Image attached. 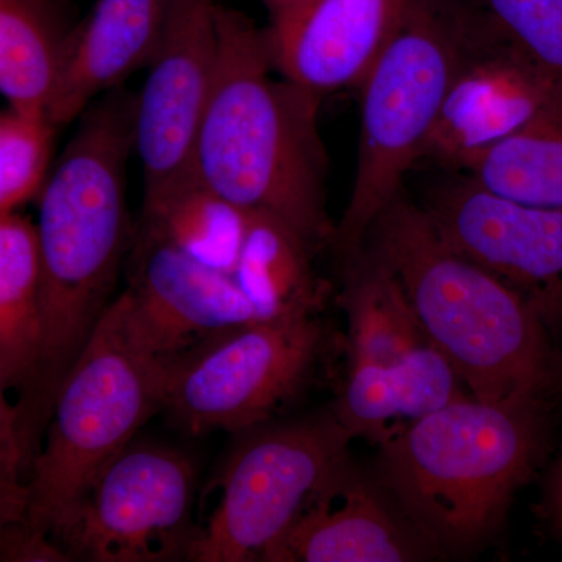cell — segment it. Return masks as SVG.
Here are the masks:
<instances>
[{
    "mask_svg": "<svg viewBox=\"0 0 562 562\" xmlns=\"http://www.w3.org/2000/svg\"><path fill=\"white\" fill-rule=\"evenodd\" d=\"M122 292L136 331L169 361L222 331L258 321L235 277L135 231Z\"/></svg>",
    "mask_w": 562,
    "mask_h": 562,
    "instance_id": "obj_13",
    "label": "cell"
},
{
    "mask_svg": "<svg viewBox=\"0 0 562 562\" xmlns=\"http://www.w3.org/2000/svg\"><path fill=\"white\" fill-rule=\"evenodd\" d=\"M217 0H169L149 76L136 95L135 154L144 199L191 173L192 149L209 103L217 58Z\"/></svg>",
    "mask_w": 562,
    "mask_h": 562,
    "instance_id": "obj_12",
    "label": "cell"
},
{
    "mask_svg": "<svg viewBox=\"0 0 562 562\" xmlns=\"http://www.w3.org/2000/svg\"><path fill=\"white\" fill-rule=\"evenodd\" d=\"M324 341L317 314L222 331L168 361L162 412L190 436L268 424L310 382Z\"/></svg>",
    "mask_w": 562,
    "mask_h": 562,
    "instance_id": "obj_8",
    "label": "cell"
},
{
    "mask_svg": "<svg viewBox=\"0 0 562 562\" xmlns=\"http://www.w3.org/2000/svg\"><path fill=\"white\" fill-rule=\"evenodd\" d=\"M195 495L190 454L133 441L99 473L54 541L70 561H187L199 528Z\"/></svg>",
    "mask_w": 562,
    "mask_h": 562,
    "instance_id": "obj_9",
    "label": "cell"
},
{
    "mask_svg": "<svg viewBox=\"0 0 562 562\" xmlns=\"http://www.w3.org/2000/svg\"><path fill=\"white\" fill-rule=\"evenodd\" d=\"M55 128L44 116L0 111V216L14 213L43 190Z\"/></svg>",
    "mask_w": 562,
    "mask_h": 562,
    "instance_id": "obj_24",
    "label": "cell"
},
{
    "mask_svg": "<svg viewBox=\"0 0 562 562\" xmlns=\"http://www.w3.org/2000/svg\"><path fill=\"white\" fill-rule=\"evenodd\" d=\"M199 525L190 562L265 561L314 494L349 460L350 432L333 412L243 432Z\"/></svg>",
    "mask_w": 562,
    "mask_h": 562,
    "instance_id": "obj_7",
    "label": "cell"
},
{
    "mask_svg": "<svg viewBox=\"0 0 562 562\" xmlns=\"http://www.w3.org/2000/svg\"><path fill=\"white\" fill-rule=\"evenodd\" d=\"M261 2L262 5L266 7V10L269 11L271 21H276L283 16V14H286L288 11L301 5L305 0H261Z\"/></svg>",
    "mask_w": 562,
    "mask_h": 562,
    "instance_id": "obj_29",
    "label": "cell"
},
{
    "mask_svg": "<svg viewBox=\"0 0 562 562\" xmlns=\"http://www.w3.org/2000/svg\"><path fill=\"white\" fill-rule=\"evenodd\" d=\"M316 254L283 221L250 211L233 277L254 305L258 321L319 314L327 291L314 271Z\"/></svg>",
    "mask_w": 562,
    "mask_h": 562,
    "instance_id": "obj_18",
    "label": "cell"
},
{
    "mask_svg": "<svg viewBox=\"0 0 562 562\" xmlns=\"http://www.w3.org/2000/svg\"><path fill=\"white\" fill-rule=\"evenodd\" d=\"M135 105L136 95L117 88L88 106L38 194L40 355L18 403L33 446L63 379L116 299L131 254L127 165L135 154Z\"/></svg>",
    "mask_w": 562,
    "mask_h": 562,
    "instance_id": "obj_1",
    "label": "cell"
},
{
    "mask_svg": "<svg viewBox=\"0 0 562 562\" xmlns=\"http://www.w3.org/2000/svg\"><path fill=\"white\" fill-rule=\"evenodd\" d=\"M547 76L562 81V0H465Z\"/></svg>",
    "mask_w": 562,
    "mask_h": 562,
    "instance_id": "obj_25",
    "label": "cell"
},
{
    "mask_svg": "<svg viewBox=\"0 0 562 562\" xmlns=\"http://www.w3.org/2000/svg\"><path fill=\"white\" fill-rule=\"evenodd\" d=\"M543 406L450 403L380 446L379 483L439 552L473 550L538 462Z\"/></svg>",
    "mask_w": 562,
    "mask_h": 562,
    "instance_id": "obj_4",
    "label": "cell"
},
{
    "mask_svg": "<svg viewBox=\"0 0 562 562\" xmlns=\"http://www.w3.org/2000/svg\"><path fill=\"white\" fill-rule=\"evenodd\" d=\"M44 0H0V94L10 109L47 117L68 32Z\"/></svg>",
    "mask_w": 562,
    "mask_h": 562,
    "instance_id": "obj_22",
    "label": "cell"
},
{
    "mask_svg": "<svg viewBox=\"0 0 562 562\" xmlns=\"http://www.w3.org/2000/svg\"><path fill=\"white\" fill-rule=\"evenodd\" d=\"M250 211L225 199L194 173L143 201L136 231L225 273L235 272Z\"/></svg>",
    "mask_w": 562,
    "mask_h": 562,
    "instance_id": "obj_19",
    "label": "cell"
},
{
    "mask_svg": "<svg viewBox=\"0 0 562 562\" xmlns=\"http://www.w3.org/2000/svg\"><path fill=\"white\" fill-rule=\"evenodd\" d=\"M552 508L554 520L562 532V447L560 460H558L557 471H554L553 487H552Z\"/></svg>",
    "mask_w": 562,
    "mask_h": 562,
    "instance_id": "obj_28",
    "label": "cell"
},
{
    "mask_svg": "<svg viewBox=\"0 0 562 562\" xmlns=\"http://www.w3.org/2000/svg\"><path fill=\"white\" fill-rule=\"evenodd\" d=\"M364 250L401 281L428 342L473 398L546 403L561 390L562 361L541 317L443 243L405 191L373 222Z\"/></svg>",
    "mask_w": 562,
    "mask_h": 562,
    "instance_id": "obj_3",
    "label": "cell"
},
{
    "mask_svg": "<svg viewBox=\"0 0 562 562\" xmlns=\"http://www.w3.org/2000/svg\"><path fill=\"white\" fill-rule=\"evenodd\" d=\"M461 5L460 63L424 155L452 172L522 131L562 94V81L532 65L471 3Z\"/></svg>",
    "mask_w": 562,
    "mask_h": 562,
    "instance_id": "obj_11",
    "label": "cell"
},
{
    "mask_svg": "<svg viewBox=\"0 0 562 562\" xmlns=\"http://www.w3.org/2000/svg\"><path fill=\"white\" fill-rule=\"evenodd\" d=\"M341 303L350 362L390 364L430 344L401 281L368 250L346 261Z\"/></svg>",
    "mask_w": 562,
    "mask_h": 562,
    "instance_id": "obj_20",
    "label": "cell"
},
{
    "mask_svg": "<svg viewBox=\"0 0 562 562\" xmlns=\"http://www.w3.org/2000/svg\"><path fill=\"white\" fill-rule=\"evenodd\" d=\"M461 172L503 198L562 209V94L531 124L476 155Z\"/></svg>",
    "mask_w": 562,
    "mask_h": 562,
    "instance_id": "obj_23",
    "label": "cell"
},
{
    "mask_svg": "<svg viewBox=\"0 0 562 562\" xmlns=\"http://www.w3.org/2000/svg\"><path fill=\"white\" fill-rule=\"evenodd\" d=\"M439 553L382 484L347 460L262 562H408Z\"/></svg>",
    "mask_w": 562,
    "mask_h": 562,
    "instance_id": "obj_14",
    "label": "cell"
},
{
    "mask_svg": "<svg viewBox=\"0 0 562 562\" xmlns=\"http://www.w3.org/2000/svg\"><path fill=\"white\" fill-rule=\"evenodd\" d=\"M441 351L425 344L390 364L350 362L331 409L351 438L383 446L422 417L468 397Z\"/></svg>",
    "mask_w": 562,
    "mask_h": 562,
    "instance_id": "obj_17",
    "label": "cell"
},
{
    "mask_svg": "<svg viewBox=\"0 0 562 562\" xmlns=\"http://www.w3.org/2000/svg\"><path fill=\"white\" fill-rule=\"evenodd\" d=\"M422 210L443 243L516 292L547 328L562 325V209L495 194L464 172L442 171Z\"/></svg>",
    "mask_w": 562,
    "mask_h": 562,
    "instance_id": "obj_10",
    "label": "cell"
},
{
    "mask_svg": "<svg viewBox=\"0 0 562 562\" xmlns=\"http://www.w3.org/2000/svg\"><path fill=\"white\" fill-rule=\"evenodd\" d=\"M10 391L9 380L0 368V535L27 520L32 464L21 409L11 403Z\"/></svg>",
    "mask_w": 562,
    "mask_h": 562,
    "instance_id": "obj_26",
    "label": "cell"
},
{
    "mask_svg": "<svg viewBox=\"0 0 562 562\" xmlns=\"http://www.w3.org/2000/svg\"><path fill=\"white\" fill-rule=\"evenodd\" d=\"M168 361L116 295L57 392L29 472L27 522L54 539L92 482L162 412Z\"/></svg>",
    "mask_w": 562,
    "mask_h": 562,
    "instance_id": "obj_5",
    "label": "cell"
},
{
    "mask_svg": "<svg viewBox=\"0 0 562 562\" xmlns=\"http://www.w3.org/2000/svg\"><path fill=\"white\" fill-rule=\"evenodd\" d=\"M412 0H305L266 29L279 76L325 95L358 88Z\"/></svg>",
    "mask_w": 562,
    "mask_h": 562,
    "instance_id": "obj_15",
    "label": "cell"
},
{
    "mask_svg": "<svg viewBox=\"0 0 562 562\" xmlns=\"http://www.w3.org/2000/svg\"><path fill=\"white\" fill-rule=\"evenodd\" d=\"M461 41V0H412L394 38L358 87L357 172L331 243L344 261L361 254L373 222L424 161L457 74Z\"/></svg>",
    "mask_w": 562,
    "mask_h": 562,
    "instance_id": "obj_6",
    "label": "cell"
},
{
    "mask_svg": "<svg viewBox=\"0 0 562 562\" xmlns=\"http://www.w3.org/2000/svg\"><path fill=\"white\" fill-rule=\"evenodd\" d=\"M41 341V254L36 224L0 216V368L11 390L27 391Z\"/></svg>",
    "mask_w": 562,
    "mask_h": 562,
    "instance_id": "obj_21",
    "label": "cell"
},
{
    "mask_svg": "<svg viewBox=\"0 0 562 562\" xmlns=\"http://www.w3.org/2000/svg\"><path fill=\"white\" fill-rule=\"evenodd\" d=\"M169 0H98L68 32L57 87L47 109L55 125L79 120L88 106L149 68L161 40Z\"/></svg>",
    "mask_w": 562,
    "mask_h": 562,
    "instance_id": "obj_16",
    "label": "cell"
},
{
    "mask_svg": "<svg viewBox=\"0 0 562 562\" xmlns=\"http://www.w3.org/2000/svg\"><path fill=\"white\" fill-rule=\"evenodd\" d=\"M220 58L192 149L191 172L246 211L271 214L314 250L333 243L324 98L276 79L266 29L217 10Z\"/></svg>",
    "mask_w": 562,
    "mask_h": 562,
    "instance_id": "obj_2",
    "label": "cell"
},
{
    "mask_svg": "<svg viewBox=\"0 0 562 562\" xmlns=\"http://www.w3.org/2000/svg\"><path fill=\"white\" fill-rule=\"evenodd\" d=\"M0 561L69 562L70 558L49 535L25 520L0 535Z\"/></svg>",
    "mask_w": 562,
    "mask_h": 562,
    "instance_id": "obj_27",
    "label": "cell"
}]
</instances>
